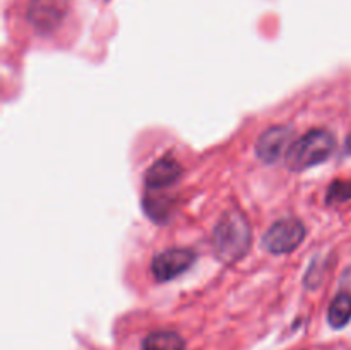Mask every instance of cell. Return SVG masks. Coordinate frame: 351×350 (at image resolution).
Returning a JSON list of instances; mask_svg holds the SVG:
<instances>
[{
  "mask_svg": "<svg viewBox=\"0 0 351 350\" xmlns=\"http://www.w3.org/2000/svg\"><path fill=\"white\" fill-rule=\"evenodd\" d=\"M67 14V0H27L26 21L41 34H50L58 30Z\"/></svg>",
  "mask_w": 351,
  "mask_h": 350,
  "instance_id": "3",
  "label": "cell"
},
{
  "mask_svg": "<svg viewBox=\"0 0 351 350\" xmlns=\"http://www.w3.org/2000/svg\"><path fill=\"white\" fill-rule=\"evenodd\" d=\"M305 239V226L297 218H283L271 225L264 235V247L273 254H288Z\"/></svg>",
  "mask_w": 351,
  "mask_h": 350,
  "instance_id": "4",
  "label": "cell"
},
{
  "mask_svg": "<svg viewBox=\"0 0 351 350\" xmlns=\"http://www.w3.org/2000/svg\"><path fill=\"white\" fill-rule=\"evenodd\" d=\"M351 319V295L343 292L335 297L328 311V321L332 328H343Z\"/></svg>",
  "mask_w": 351,
  "mask_h": 350,
  "instance_id": "9",
  "label": "cell"
},
{
  "mask_svg": "<svg viewBox=\"0 0 351 350\" xmlns=\"http://www.w3.org/2000/svg\"><path fill=\"white\" fill-rule=\"evenodd\" d=\"M144 350H185V342L175 331H153L144 338Z\"/></svg>",
  "mask_w": 351,
  "mask_h": 350,
  "instance_id": "8",
  "label": "cell"
},
{
  "mask_svg": "<svg viewBox=\"0 0 351 350\" xmlns=\"http://www.w3.org/2000/svg\"><path fill=\"white\" fill-rule=\"evenodd\" d=\"M195 259V254L189 249H168L158 254L151 263V271L160 281H168L184 273Z\"/></svg>",
  "mask_w": 351,
  "mask_h": 350,
  "instance_id": "5",
  "label": "cell"
},
{
  "mask_svg": "<svg viewBox=\"0 0 351 350\" xmlns=\"http://www.w3.org/2000/svg\"><path fill=\"white\" fill-rule=\"evenodd\" d=\"M291 137V129L288 126L269 127L261 134L256 143V154L264 163H274L280 160L281 154L288 148V141Z\"/></svg>",
  "mask_w": 351,
  "mask_h": 350,
  "instance_id": "6",
  "label": "cell"
},
{
  "mask_svg": "<svg viewBox=\"0 0 351 350\" xmlns=\"http://www.w3.org/2000/svg\"><path fill=\"white\" fill-rule=\"evenodd\" d=\"M182 167L171 158H161L146 174V185L149 189H163L178 180Z\"/></svg>",
  "mask_w": 351,
  "mask_h": 350,
  "instance_id": "7",
  "label": "cell"
},
{
  "mask_svg": "<svg viewBox=\"0 0 351 350\" xmlns=\"http://www.w3.org/2000/svg\"><path fill=\"white\" fill-rule=\"evenodd\" d=\"M335 148L336 139L329 130L312 129L291 144L287 153V165L295 172L307 170L328 160Z\"/></svg>",
  "mask_w": 351,
  "mask_h": 350,
  "instance_id": "2",
  "label": "cell"
},
{
  "mask_svg": "<svg viewBox=\"0 0 351 350\" xmlns=\"http://www.w3.org/2000/svg\"><path fill=\"white\" fill-rule=\"evenodd\" d=\"M252 242V230L240 211H228L221 216L213 232V249L216 257L226 264L242 259Z\"/></svg>",
  "mask_w": 351,
  "mask_h": 350,
  "instance_id": "1",
  "label": "cell"
},
{
  "mask_svg": "<svg viewBox=\"0 0 351 350\" xmlns=\"http://www.w3.org/2000/svg\"><path fill=\"white\" fill-rule=\"evenodd\" d=\"M351 199V182L346 180H336L331 184L328 191V202L335 205V202H345Z\"/></svg>",
  "mask_w": 351,
  "mask_h": 350,
  "instance_id": "10",
  "label": "cell"
}]
</instances>
